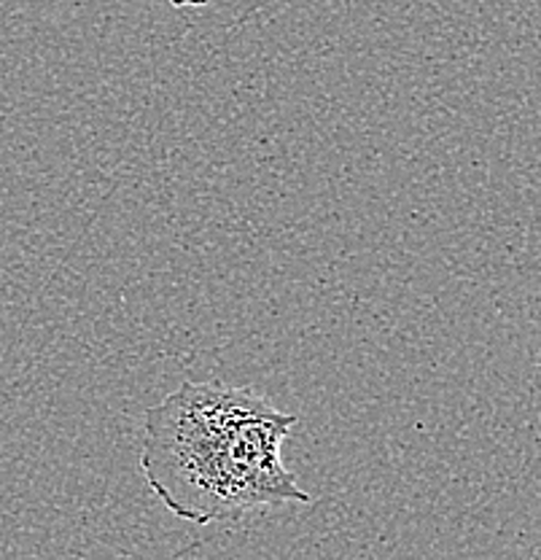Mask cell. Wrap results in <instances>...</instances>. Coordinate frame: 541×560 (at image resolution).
Here are the masks:
<instances>
[{"instance_id": "6da1fadb", "label": "cell", "mask_w": 541, "mask_h": 560, "mask_svg": "<svg viewBox=\"0 0 541 560\" xmlns=\"http://www.w3.org/2000/svg\"><path fill=\"white\" fill-rule=\"evenodd\" d=\"M296 418L248 388L180 383L143 416L141 471L170 515L208 525L313 504L283 460Z\"/></svg>"}, {"instance_id": "7a4b0ae2", "label": "cell", "mask_w": 541, "mask_h": 560, "mask_svg": "<svg viewBox=\"0 0 541 560\" xmlns=\"http://www.w3.org/2000/svg\"><path fill=\"white\" fill-rule=\"evenodd\" d=\"M176 9H197V5H208L213 3V0H170Z\"/></svg>"}]
</instances>
